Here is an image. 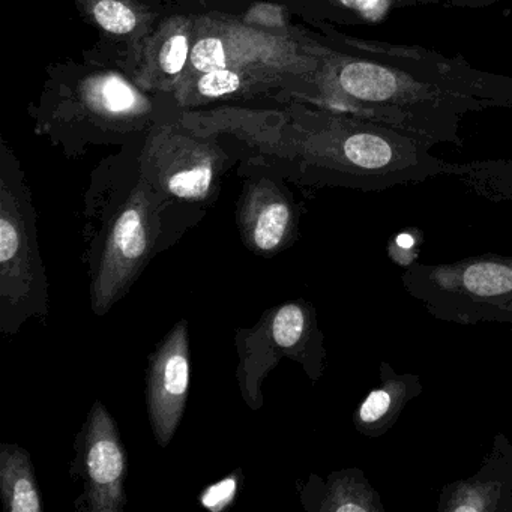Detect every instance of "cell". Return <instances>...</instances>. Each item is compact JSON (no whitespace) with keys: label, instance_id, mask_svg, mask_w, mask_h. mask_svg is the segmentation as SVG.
Listing matches in <instances>:
<instances>
[{"label":"cell","instance_id":"obj_23","mask_svg":"<svg viewBox=\"0 0 512 512\" xmlns=\"http://www.w3.org/2000/svg\"><path fill=\"white\" fill-rule=\"evenodd\" d=\"M500 2H505V0H434V4L448 5V7L455 8H472V10L491 7V5L500 4Z\"/></svg>","mask_w":512,"mask_h":512},{"label":"cell","instance_id":"obj_2","mask_svg":"<svg viewBox=\"0 0 512 512\" xmlns=\"http://www.w3.org/2000/svg\"><path fill=\"white\" fill-rule=\"evenodd\" d=\"M404 290L443 322L512 323V257H466L451 263L412 262L401 274Z\"/></svg>","mask_w":512,"mask_h":512},{"label":"cell","instance_id":"obj_11","mask_svg":"<svg viewBox=\"0 0 512 512\" xmlns=\"http://www.w3.org/2000/svg\"><path fill=\"white\" fill-rule=\"evenodd\" d=\"M238 227L251 253L271 257L289 248L296 239V212L289 197L271 181L245 188L239 202Z\"/></svg>","mask_w":512,"mask_h":512},{"label":"cell","instance_id":"obj_5","mask_svg":"<svg viewBox=\"0 0 512 512\" xmlns=\"http://www.w3.org/2000/svg\"><path fill=\"white\" fill-rule=\"evenodd\" d=\"M236 347L239 389L253 410L263 406V380L281 359L299 362L313 382L325 370L326 350L316 310L302 299L271 308L253 328L239 329Z\"/></svg>","mask_w":512,"mask_h":512},{"label":"cell","instance_id":"obj_12","mask_svg":"<svg viewBox=\"0 0 512 512\" xmlns=\"http://www.w3.org/2000/svg\"><path fill=\"white\" fill-rule=\"evenodd\" d=\"M440 512H512V442L497 433L475 475L440 490Z\"/></svg>","mask_w":512,"mask_h":512},{"label":"cell","instance_id":"obj_6","mask_svg":"<svg viewBox=\"0 0 512 512\" xmlns=\"http://www.w3.org/2000/svg\"><path fill=\"white\" fill-rule=\"evenodd\" d=\"M160 215L151 184H140L101 232L92 268L91 302L104 316L136 283L157 248Z\"/></svg>","mask_w":512,"mask_h":512},{"label":"cell","instance_id":"obj_15","mask_svg":"<svg viewBox=\"0 0 512 512\" xmlns=\"http://www.w3.org/2000/svg\"><path fill=\"white\" fill-rule=\"evenodd\" d=\"M422 392L421 377L412 373L398 374L388 362L379 368V385L361 401L353 413L358 433L377 439L385 436L413 398Z\"/></svg>","mask_w":512,"mask_h":512},{"label":"cell","instance_id":"obj_1","mask_svg":"<svg viewBox=\"0 0 512 512\" xmlns=\"http://www.w3.org/2000/svg\"><path fill=\"white\" fill-rule=\"evenodd\" d=\"M317 74L319 103L359 118L391 125L433 143L461 146V119L482 112L451 97L382 56L365 52L352 37L326 29Z\"/></svg>","mask_w":512,"mask_h":512},{"label":"cell","instance_id":"obj_21","mask_svg":"<svg viewBox=\"0 0 512 512\" xmlns=\"http://www.w3.org/2000/svg\"><path fill=\"white\" fill-rule=\"evenodd\" d=\"M91 14L98 26L113 35H128L137 28V13L125 0H94Z\"/></svg>","mask_w":512,"mask_h":512},{"label":"cell","instance_id":"obj_10","mask_svg":"<svg viewBox=\"0 0 512 512\" xmlns=\"http://www.w3.org/2000/svg\"><path fill=\"white\" fill-rule=\"evenodd\" d=\"M85 503L91 512H122L127 505V454L115 419L95 401L83 427Z\"/></svg>","mask_w":512,"mask_h":512},{"label":"cell","instance_id":"obj_25","mask_svg":"<svg viewBox=\"0 0 512 512\" xmlns=\"http://www.w3.org/2000/svg\"><path fill=\"white\" fill-rule=\"evenodd\" d=\"M434 0H419V5H433Z\"/></svg>","mask_w":512,"mask_h":512},{"label":"cell","instance_id":"obj_20","mask_svg":"<svg viewBox=\"0 0 512 512\" xmlns=\"http://www.w3.org/2000/svg\"><path fill=\"white\" fill-rule=\"evenodd\" d=\"M320 13L343 25L376 26L394 11L419 7V0H311Z\"/></svg>","mask_w":512,"mask_h":512},{"label":"cell","instance_id":"obj_24","mask_svg":"<svg viewBox=\"0 0 512 512\" xmlns=\"http://www.w3.org/2000/svg\"><path fill=\"white\" fill-rule=\"evenodd\" d=\"M397 244L400 245L401 248H404V250H410V248L415 245V239L412 238L410 235H400L397 238Z\"/></svg>","mask_w":512,"mask_h":512},{"label":"cell","instance_id":"obj_19","mask_svg":"<svg viewBox=\"0 0 512 512\" xmlns=\"http://www.w3.org/2000/svg\"><path fill=\"white\" fill-rule=\"evenodd\" d=\"M445 176L488 202L512 205V158L446 163Z\"/></svg>","mask_w":512,"mask_h":512},{"label":"cell","instance_id":"obj_17","mask_svg":"<svg viewBox=\"0 0 512 512\" xmlns=\"http://www.w3.org/2000/svg\"><path fill=\"white\" fill-rule=\"evenodd\" d=\"M0 494L7 512L43 511L31 455L19 445L0 446Z\"/></svg>","mask_w":512,"mask_h":512},{"label":"cell","instance_id":"obj_3","mask_svg":"<svg viewBox=\"0 0 512 512\" xmlns=\"http://www.w3.org/2000/svg\"><path fill=\"white\" fill-rule=\"evenodd\" d=\"M49 314V280L31 200L11 176L0 187V331L17 334L31 317Z\"/></svg>","mask_w":512,"mask_h":512},{"label":"cell","instance_id":"obj_16","mask_svg":"<svg viewBox=\"0 0 512 512\" xmlns=\"http://www.w3.org/2000/svg\"><path fill=\"white\" fill-rule=\"evenodd\" d=\"M307 491L316 499L314 511L383 512L382 497L359 469L338 470L326 481L311 478Z\"/></svg>","mask_w":512,"mask_h":512},{"label":"cell","instance_id":"obj_8","mask_svg":"<svg viewBox=\"0 0 512 512\" xmlns=\"http://www.w3.org/2000/svg\"><path fill=\"white\" fill-rule=\"evenodd\" d=\"M191 383L188 325L179 320L149 359L146 407L155 440L161 448L172 442L184 418Z\"/></svg>","mask_w":512,"mask_h":512},{"label":"cell","instance_id":"obj_13","mask_svg":"<svg viewBox=\"0 0 512 512\" xmlns=\"http://www.w3.org/2000/svg\"><path fill=\"white\" fill-rule=\"evenodd\" d=\"M287 80L301 83L310 91L314 100L319 97L316 83L283 73V71L265 70V68L206 71V73L182 79L176 86L175 92L182 106H197V104L220 100V98L251 94L269 86L281 85Z\"/></svg>","mask_w":512,"mask_h":512},{"label":"cell","instance_id":"obj_14","mask_svg":"<svg viewBox=\"0 0 512 512\" xmlns=\"http://www.w3.org/2000/svg\"><path fill=\"white\" fill-rule=\"evenodd\" d=\"M194 41V22L187 17H173L158 29L146 44L137 82L143 88L169 91L181 82Z\"/></svg>","mask_w":512,"mask_h":512},{"label":"cell","instance_id":"obj_9","mask_svg":"<svg viewBox=\"0 0 512 512\" xmlns=\"http://www.w3.org/2000/svg\"><path fill=\"white\" fill-rule=\"evenodd\" d=\"M146 179L161 193L185 202H205L217 181L214 149L172 130L161 131L145 154Z\"/></svg>","mask_w":512,"mask_h":512},{"label":"cell","instance_id":"obj_7","mask_svg":"<svg viewBox=\"0 0 512 512\" xmlns=\"http://www.w3.org/2000/svg\"><path fill=\"white\" fill-rule=\"evenodd\" d=\"M352 40L365 52L395 62L445 94L476 104L482 112L491 107L512 110L511 77L476 70L464 59L446 58L424 47L353 37Z\"/></svg>","mask_w":512,"mask_h":512},{"label":"cell","instance_id":"obj_22","mask_svg":"<svg viewBox=\"0 0 512 512\" xmlns=\"http://www.w3.org/2000/svg\"><path fill=\"white\" fill-rule=\"evenodd\" d=\"M242 473L236 470L232 475L209 485L200 494V505L212 512L224 511L235 502L241 485Z\"/></svg>","mask_w":512,"mask_h":512},{"label":"cell","instance_id":"obj_4","mask_svg":"<svg viewBox=\"0 0 512 512\" xmlns=\"http://www.w3.org/2000/svg\"><path fill=\"white\" fill-rule=\"evenodd\" d=\"M250 68L283 71L316 83L320 43L316 38L275 35L220 17L194 20L190 62L182 79L212 70Z\"/></svg>","mask_w":512,"mask_h":512},{"label":"cell","instance_id":"obj_18","mask_svg":"<svg viewBox=\"0 0 512 512\" xmlns=\"http://www.w3.org/2000/svg\"><path fill=\"white\" fill-rule=\"evenodd\" d=\"M82 92L88 109L106 119L136 118L149 107L145 97L115 73L91 77L86 80Z\"/></svg>","mask_w":512,"mask_h":512}]
</instances>
